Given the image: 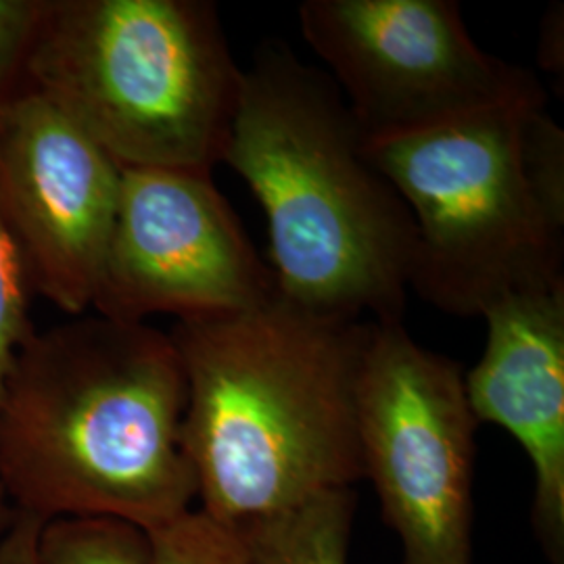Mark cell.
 Masks as SVG:
<instances>
[{
  "label": "cell",
  "instance_id": "cell-1",
  "mask_svg": "<svg viewBox=\"0 0 564 564\" xmlns=\"http://www.w3.org/2000/svg\"><path fill=\"white\" fill-rule=\"evenodd\" d=\"M372 321L274 291L239 312L176 321L182 442L203 514L241 533L364 479L358 379Z\"/></svg>",
  "mask_w": 564,
  "mask_h": 564
},
{
  "label": "cell",
  "instance_id": "cell-2",
  "mask_svg": "<svg viewBox=\"0 0 564 564\" xmlns=\"http://www.w3.org/2000/svg\"><path fill=\"white\" fill-rule=\"evenodd\" d=\"M184 408L167 333L99 314L36 328L0 393V485L13 512L149 533L174 523L197 502Z\"/></svg>",
  "mask_w": 564,
  "mask_h": 564
},
{
  "label": "cell",
  "instance_id": "cell-3",
  "mask_svg": "<svg viewBox=\"0 0 564 564\" xmlns=\"http://www.w3.org/2000/svg\"><path fill=\"white\" fill-rule=\"evenodd\" d=\"M223 163L262 205L282 297L349 321H403L414 220L330 74L263 42L242 69Z\"/></svg>",
  "mask_w": 564,
  "mask_h": 564
},
{
  "label": "cell",
  "instance_id": "cell-4",
  "mask_svg": "<svg viewBox=\"0 0 564 564\" xmlns=\"http://www.w3.org/2000/svg\"><path fill=\"white\" fill-rule=\"evenodd\" d=\"M408 205L410 289L452 316L564 282V132L545 101L366 144Z\"/></svg>",
  "mask_w": 564,
  "mask_h": 564
},
{
  "label": "cell",
  "instance_id": "cell-5",
  "mask_svg": "<svg viewBox=\"0 0 564 564\" xmlns=\"http://www.w3.org/2000/svg\"><path fill=\"white\" fill-rule=\"evenodd\" d=\"M25 84L120 167L212 174L242 69L209 0H44Z\"/></svg>",
  "mask_w": 564,
  "mask_h": 564
},
{
  "label": "cell",
  "instance_id": "cell-6",
  "mask_svg": "<svg viewBox=\"0 0 564 564\" xmlns=\"http://www.w3.org/2000/svg\"><path fill=\"white\" fill-rule=\"evenodd\" d=\"M460 364L372 321L358 379L364 479L402 545L403 564H475V435Z\"/></svg>",
  "mask_w": 564,
  "mask_h": 564
},
{
  "label": "cell",
  "instance_id": "cell-7",
  "mask_svg": "<svg viewBox=\"0 0 564 564\" xmlns=\"http://www.w3.org/2000/svg\"><path fill=\"white\" fill-rule=\"evenodd\" d=\"M300 28L366 144L545 101L533 72L470 39L456 0H305Z\"/></svg>",
  "mask_w": 564,
  "mask_h": 564
},
{
  "label": "cell",
  "instance_id": "cell-8",
  "mask_svg": "<svg viewBox=\"0 0 564 564\" xmlns=\"http://www.w3.org/2000/svg\"><path fill=\"white\" fill-rule=\"evenodd\" d=\"M274 291L270 265L212 174L121 167L95 314L121 323L163 314L186 321L239 312Z\"/></svg>",
  "mask_w": 564,
  "mask_h": 564
},
{
  "label": "cell",
  "instance_id": "cell-9",
  "mask_svg": "<svg viewBox=\"0 0 564 564\" xmlns=\"http://www.w3.org/2000/svg\"><path fill=\"white\" fill-rule=\"evenodd\" d=\"M121 167L28 84L0 107V228L34 295L69 316L93 310Z\"/></svg>",
  "mask_w": 564,
  "mask_h": 564
},
{
  "label": "cell",
  "instance_id": "cell-10",
  "mask_svg": "<svg viewBox=\"0 0 564 564\" xmlns=\"http://www.w3.org/2000/svg\"><path fill=\"white\" fill-rule=\"evenodd\" d=\"M487 343L464 375L479 424L508 431L533 468L531 523L550 564H564V282L517 293L484 314Z\"/></svg>",
  "mask_w": 564,
  "mask_h": 564
},
{
  "label": "cell",
  "instance_id": "cell-11",
  "mask_svg": "<svg viewBox=\"0 0 564 564\" xmlns=\"http://www.w3.org/2000/svg\"><path fill=\"white\" fill-rule=\"evenodd\" d=\"M354 489L326 494L237 533L247 564H347Z\"/></svg>",
  "mask_w": 564,
  "mask_h": 564
},
{
  "label": "cell",
  "instance_id": "cell-12",
  "mask_svg": "<svg viewBox=\"0 0 564 564\" xmlns=\"http://www.w3.org/2000/svg\"><path fill=\"white\" fill-rule=\"evenodd\" d=\"M39 564H158L149 531L116 519H59L42 523Z\"/></svg>",
  "mask_w": 564,
  "mask_h": 564
},
{
  "label": "cell",
  "instance_id": "cell-13",
  "mask_svg": "<svg viewBox=\"0 0 564 564\" xmlns=\"http://www.w3.org/2000/svg\"><path fill=\"white\" fill-rule=\"evenodd\" d=\"M149 535L158 564H247L241 538L199 508Z\"/></svg>",
  "mask_w": 564,
  "mask_h": 564
},
{
  "label": "cell",
  "instance_id": "cell-14",
  "mask_svg": "<svg viewBox=\"0 0 564 564\" xmlns=\"http://www.w3.org/2000/svg\"><path fill=\"white\" fill-rule=\"evenodd\" d=\"M30 295L20 258L0 228V393L21 345L36 330L30 321Z\"/></svg>",
  "mask_w": 564,
  "mask_h": 564
},
{
  "label": "cell",
  "instance_id": "cell-15",
  "mask_svg": "<svg viewBox=\"0 0 564 564\" xmlns=\"http://www.w3.org/2000/svg\"><path fill=\"white\" fill-rule=\"evenodd\" d=\"M44 0H0V107L25 86V63Z\"/></svg>",
  "mask_w": 564,
  "mask_h": 564
},
{
  "label": "cell",
  "instance_id": "cell-16",
  "mask_svg": "<svg viewBox=\"0 0 564 564\" xmlns=\"http://www.w3.org/2000/svg\"><path fill=\"white\" fill-rule=\"evenodd\" d=\"M39 521L13 514L7 535L0 542V564H39L36 542H39Z\"/></svg>",
  "mask_w": 564,
  "mask_h": 564
},
{
  "label": "cell",
  "instance_id": "cell-17",
  "mask_svg": "<svg viewBox=\"0 0 564 564\" xmlns=\"http://www.w3.org/2000/svg\"><path fill=\"white\" fill-rule=\"evenodd\" d=\"M13 508L9 505V500H7V496H4V491H2V485H0V542H2V538L7 535V531H9V524L13 521Z\"/></svg>",
  "mask_w": 564,
  "mask_h": 564
}]
</instances>
